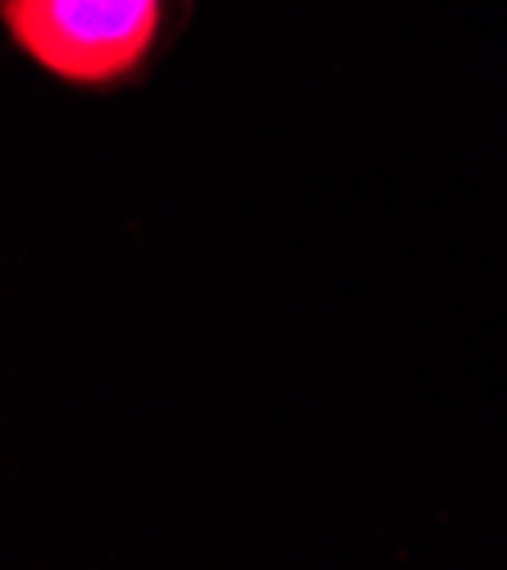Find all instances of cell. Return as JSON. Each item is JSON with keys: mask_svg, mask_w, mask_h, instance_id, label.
I'll return each mask as SVG.
<instances>
[{"mask_svg": "<svg viewBox=\"0 0 507 570\" xmlns=\"http://www.w3.org/2000/svg\"><path fill=\"white\" fill-rule=\"evenodd\" d=\"M0 14L37 69L82 91H115L160 56L178 0H0Z\"/></svg>", "mask_w": 507, "mask_h": 570, "instance_id": "6da1fadb", "label": "cell"}]
</instances>
